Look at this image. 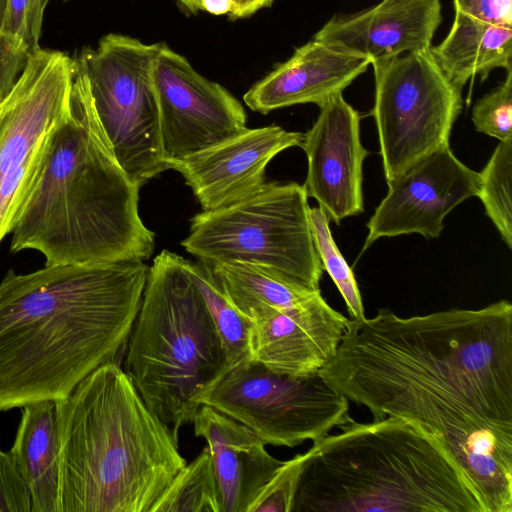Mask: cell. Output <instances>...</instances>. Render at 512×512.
<instances>
[{
	"mask_svg": "<svg viewBox=\"0 0 512 512\" xmlns=\"http://www.w3.org/2000/svg\"><path fill=\"white\" fill-rule=\"evenodd\" d=\"M321 377L374 419L435 437L486 512H512V304L349 319Z\"/></svg>",
	"mask_w": 512,
	"mask_h": 512,
	"instance_id": "6da1fadb",
	"label": "cell"
},
{
	"mask_svg": "<svg viewBox=\"0 0 512 512\" xmlns=\"http://www.w3.org/2000/svg\"><path fill=\"white\" fill-rule=\"evenodd\" d=\"M142 260L9 270L0 282V411L58 401L118 362L139 311Z\"/></svg>",
	"mask_w": 512,
	"mask_h": 512,
	"instance_id": "7a4b0ae2",
	"label": "cell"
},
{
	"mask_svg": "<svg viewBox=\"0 0 512 512\" xmlns=\"http://www.w3.org/2000/svg\"><path fill=\"white\" fill-rule=\"evenodd\" d=\"M139 189L116 159L74 62L67 110L28 178L10 250H36L45 265L143 261L155 234L139 216Z\"/></svg>",
	"mask_w": 512,
	"mask_h": 512,
	"instance_id": "3957f363",
	"label": "cell"
},
{
	"mask_svg": "<svg viewBox=\"0 0 512 512\" xmlns=\"http://www.w3.org/2000/svg\"><path fill=\"white\" fill-rule=\"evenodd\" d=\"M59 512H151L186 464L117 362L55 401Z\"/></svg>",
	"mask_w": 512,
	"mask_h": 512,
	"instance_id": "277c9868",
	"label": "cell"
},
{
	"mask_svg": "<svg viewBox=\"0 0 512 512\" xmlns=\"http://www.w3.org/2000/svg\"><path fill=\"white\" fill-rule=\"evenodd\" d=\"M291 512H486L465 472L410 422L355 420L302 454Z\"/></svg>",
	"mask_w": 512,
	"mask_h": 512,
	"instance_id": "5b68a950",
	"label": "cell"
},
{
	"mask_svg": "<svg viewBox=\"0 0 512 512\" xmlns=\"http://www.w3.org/2000/svg\"><path fill=\"white\" fill-rule=\"evenodd\" d=\"M184 258L162 250L147 275L127 342L124 372L178 441L202 399L233 367Z\"/></svg>",
	"mask_w": 512,
	"mask_h": 512,
	"instance_id": "8992f818",
	"label": "cell"
},
{
	"mask_svg": "<svg viewBox=\"0 0 512 512\" xmlns=\"http://www.w3.org/2000/svg\"><path fill=\"white\" fill-rule=\"evenodd\" d=\"M309 209L303 185L265 183L242 200L196 214L181 245L204 262L255 264L320 290L323 267L312 238Z\"/></svg>",
	"mask_w": 512,
	"mask_h": 512,
	"instance_id": "52a82bcc",
	"label": "cell"
},
{
	"mask_svg": "<svg viewBox=\"0 0 512 512\" xmlns=\"http://www.w3.org/2000/svg\"><path fill=\"white\" fill-rule=\"evenodd\" d=\"M160 43L107 34L74 59L87 79L93 105L115 157L139 188L165 164L152 70Z\"/></svg>",
	"mask_w": 512,
	"mask_h": 512,
	"instance_id": "ba28073f",
	"label": "cell"
},
{
	"mask_svg": "<svg viewBox=\"0 0 512 512\" xmlns=\"http://www.w3.org/2000/svg\"><path fill=\"white\" fill-rule=\"evenodd\" d=\"M371 110L386 183L430 153L450 146L462 110L461 89L438 66L430 47L371 63Z\"/></svg>",
	"mask_w": 512,
	"mask_h": 512,
	"instance_id": "9c48e42d",
	"label": "cell"
},
{
	"mask_svg": "<svg viewBox=\"0 0 512 512\" xmlns=\"http://www.w3.org/2000/svg\"><path fill=\"white\" fill-rule=\"evenodd\" d=\"M349 400L318 373H277L251 359L233 366L202 399L253 431L265 445L318 441L352 422Z\"/></svg>",
	"mask_w": 512,
	"mask_h": 512,
	"instance_id": "30bf717a",
	"label": "cell"
},
{
	"mask_svg": "<svg viewBox=\"0 0 512 512\" xmlns=\"http://www.w3.org/2000/svg\"><path fill=\"white\" fill-rule=\"evenodd\" d=\"M74 59L40 49L29 55L17 83L0 103V243L41 149L67 110Z\"/></svg>",
	"mask_w": 512,
	"mask_h": 512,
	"instance_id": "8fae6325",
	"label": "cell"
},
{
	"mask_svg": "<svg viewBox=\"0 0 512 512\" xmlns=\"http://www.w3.org/2000/svg\"><path fill=\"white\" fill-rule=\"evenodd\" d=\"M152 77L157 95L162 153L168 163L208 149L244 131L246 112L222 85L199 74L161 42Z\"/></svg>",
	"mask_w": 512,
	"mask_h": 512,
	"instance_id": "7c38bea8",
	"label": "cell"
},
{
	"mask_svg": "<svg viewBox=\"0 0 512 512\" xmlns=\"http://www.w3.org/2000/svg\"><path fill=\"white\" fill-rule=\"evenodd\" d=\"M478 184V172L462 163L450 146L430 153L387 183L388 192L367 223L362 251L383 237H439L444 218L477 196Z\"/></svg>",
	"mask_w": 512,
	"mask_h": 512,
	"instance_id": "4fadbf2b",
	"label": "cell"
},
{
	"mask_svg": "<svg viewBox=\"0 0 512 512\" xmlns=\"http://www.w3.org/2000/svg\"><path fill=\"white\" fill-rule=\"evenodd\" d=\"M319 108L300 145L308 160L303 186L307 196L339 224L364 211L363 163L369 152L360 138V115L342 93Z\"/></svg>",
	"mask_w": 512,
	"mask_h": 512,
	"instance_id": "5bb4252c",
	"label": "cell"
},
{
	"mask_svg": "<svg viewBox=\"0 0 512 512\" xmlns=\"http://www.w3.org/2000/svg\"><path fill=\"white\" fill-rule=\"evenodd\" d=\"M303 134L280 126L246 128L208 149L168 163L192 189L203 210L230 205L265 185L268 163L281 151L300 146Z\"/></svg>",
	"mask_w": 512,
	"mask_h": 512,
	"instance_id": "9a60e30c",
	"label": "cell"
},
{
	"mask_svg": "<svg viewBox=\"0 0 512 512\" xmlns=\"http://www.w3.org/2000/svg\"><path fill=\"white\" fill-rule=\"evenodd\" d=\"M349 319L321 296L275 310L251 324L249 359L293 376L318 373L334 355Z\"/></svg>",
	"mask_w": 512,
	"mask_h": 512,
	"instance_id": "2e32d148",
	"label": "cell"
},
{
	"mask_svg": "<svg viewBox=\"0 0 512 512\" xmlns=\"http://www.w3.org/2000/svg\"><path fill=\"white\" fill-rule=\"evenodd\" d=\"M441 21L440 0H382L357 13L333 16L313 39L372 63L431 47Z\"/></svg>",
	"mask_w": 512,
	"mask_h": 512,
	"instance_id": "e0dca14e",
	"label": "cell"
},
{
	"mask_svg": "<svg viewBox=\"0 0 512 512\" xmlns=\"http://www.w3.org/2000/svg\"><path fill=\"white\" fill-rule=\"evenodd\" d=\"M369 65L368 58L312 39L255 83L243 100L262 114L297 104L321 106L342 93Z\"/></svg>",
	"mask_w": 512,
	"mask_h": 512,
	"instance_id": "ac0fdd59",
	"label": "cell"
},
{
	"mask_svg": "<svg viewBox=\"0 0 512 512\" xmlns=\"http://www.w3.org/2000/svg\"><path fill=\"white\" fill-rule=\"evenodd\" d=\"M194 432L210 450L222 512H247L262 487L283 463L248 427L208 405H201Z\"/></svg>",
	"mask_w": 512,
	"mask_h": 512,
	"instance_id": "d6986e66",
	"label": "cell"
},
{
	"mask_svg": "<svg viewBox=\"0 0 512 512\" xmlns=\"http://www.w3.org/2000/svg\"><path fill=\"white\" fill-rule=\"evenodd\" d=\"M431 52L446 77L459 89L497 68L512 70V26L481 20L454 8L446 37Z\"/></svg>",
	"mask_w": 512,
	"mask_h": 512,
	"instance_id": "ffe728a7",
	"label": "cell"
},
{
	"mask_svg": "<svg viewBox=\"0 0 512 512\" xmlns=\"http://www.w3.org/2000/svg\"><path fill=\"white\" fill-rule=\"evenodd\" d=\"M9 453L29 489L32 512H59L55 401H40L22 407Z\"/></svg>",
	"mask_w": 512,
	"mask_h": 512,
	"instance_id": "44dd1931",
	"label": "cell"
},
{
	"mask_svg": "<svg viewBox=\"0 0 512 512\" xmlns=\"http://www.w3.org/2000/svg\"><path fill=\"white\" fill-rule=\"evenodd\" d=\"M231 302L251 324L275 310L308 304L321 296L259 265L243 262H206Z\"/></svg>",
	"mask_w": 512,
	"mask_h": 512,
	"instance_id": "7402d4cb",
	"label": "cell"
},
{
	"mask_svg": "<svg viewBox=\"0 0 512 512\" xmlns=\"http://www.w3.org/2000/svg\"><path fill=\"white\" fill-rule=\"evenodd\" d=\"M183 264L205 300L233 366L248 360L251 322L234 306L206 262L184 258Z\"/></svg>",
	"mask_w": 512,
	"mask_h": 512,
	"instance_id": "603a6c76",
	"label": "cell"
},
{
	"mask_svg": "<svg viewBox=\"0 0 512 512\" xmlns=\"http://www.w3.org/2000/svg\"><path fill=\"white\" fill-rule=\"evenodd\" d=\"M151 512H222L209 447L173 477Z\"/></svg>",
	"mask_w": 512,
	"mask_h": 512,
	"instance_id": "cb8c5ba5",
	"label": "cell"
},
{
	"mask_svg": "<svg viewBox=\"0 0 512 512\" xmlns=\"http://www.w3.org/2000/svg\"><path fill=\"white\" fill-rule=\"evenodd\" d=\"M478 174L477 197L501 239L512 248V140L500 141Z\"/></svg>",
	"mask_w": 512,
	"mask_h": 512,
	"instance_id": "d4e9b609",
	"label": "cell"
},
{
	"mask_svg": "<svg viewBox=\"0 0 512 512\" xmlns=\"http://www.w3.org/2000/svg\"><path fill=\"white\" fill-rule=\"evenodd\" d=\"M309 222L312 238L323 270H326L342 295L351 319L365 316L362 296L352 268L348 265L331 230L330 219L321 207L309 209Z\"/></svg>",
	"mask_w": 512,
	"mask_h": 512,
	"instance_id": "484cf974",
	"label": "cell"
},
{
	"mask_svg": "<svg viewBox=\"0 0 512 512\" xmlns=\"http://www.w3.org/2000/svg\"><path fill=\"white\" fill-rule=\"evenodd\" d=\"M505 80L478 99L471 119L478 132L499 141L512 140V70Z\"/></svg>",
	"mask_w": 512,
	"mask_h": 512,
	"instance_id": "4316f807",
	"label": "cell"
},
{
	"mask_svg": "<svg viewBox=\"0 0 512 512\" xmlns=\"http://www.w3.org/2000/svg\"><path fill=\"white\" fill-rule=\"evenodd\" d=\"M302 454L283 461L247 508V512H291Z\"/></svg>",
	"mask_w": 512,
	"mask_h": 512,
	"instance_id": "83f0119b",
	"label": "cell"
},
{
	"mask_svg": "<svg viewBox=\"0 0 512 512\" xmlns=\"http://www.w3.org/2000/svg\"><path fill=\"white\" fill-rule=\"evenodd\" d=\"M49 0H7L1 31L21 41L29 55L40 50L43 14Z\"/></svg>",
	"mask_w": 512,
	"mask_h": 512,
	"instance_id": "f1b7e54d",
	"label": "cell"
},
{
	"mask_svg": "<svg viewBox=\"0 0 512 512\" xmlns=\"http://www.w3.org/2000/svg\"><path fill=\"white\" fill-rule=\"evenodd\" d=\"M0 512H32L29 489L9 451L0 448Z\"/></svg>",
	"mask_w": 512,
	"mask_h": 512,
	"instance_id": "f546056e",
	"label": "cell"
},
{
	"mask_svg": "<svg viewBox=\"0 0 512 512\" xmlns=\"http://www.w3.org/2000/svg\"><path fill=\"white\" fill-rule=\"evenodd\" d=\"M29 53L15 36L0 30V103L24 71Z\"/></svg>",
	"mask_w": 512,
	"mask_h": 512,
	"instance_id": "4dcf8cb0",
	"label": "cell"
},
{
	"mask_svg": "<svg viewBox=\"0 0 512 512\" xmlns=\"http://www.w3.org/2000/svg\"><path fill=\"white\" fill-rule=\"evenodd\" d=\"M274 0H176L186 14L207 12L215 16L226 15L232 20L252 16L257 11L270 7Z\"/></svg>",
	"mask_w": 512,
	"mask_h": 512,
	"instance_id": "1f68e13d",
	"label": "cell"
},
{
	"mask_svg": "<svg viewBox=\"0 0 512 512\" xmlns=\"http://www.w3.org/2000/svg\"><path fill=\"white\" fill-rule=\"evenodd\" d=\"M453 5L481 20L512 26V0H453Z\"/></svg>",
	"mask_w": 512,
	"mask_h": 512,
	"instance_id": "d6a6232c",
	"label": "cell"
},
{
	"mask_svg": "<svg viewBox=\"0 0 512 512\" xmlns=\"http://www.w3.org/2000/svg\"><path fill=\"white\" fill-rule=\"evenodd\" d=\"M6 2H7V0H0V30L2 27L3 18H4V14H5Z\"/></svg>",
	"mask_w": 512,
	"mask_h": 512,
	"instance_id": "836d02e7",
	"label": "cell"
},
{
	"mask_svg": "<svg viewBox=\"0 0 512 512\" xmlns=\"http://www.w3.org/2000/svg\"><path fill=\"white\" fill-rule=\"evenodd\" d=\"M64 1H69V0H64Z\"/></svg>",
	"mask_w": 512,
	"mask_h": 512,
	"instance_id": "e575fe53",
	"label": "cell"
}]
</instances>
